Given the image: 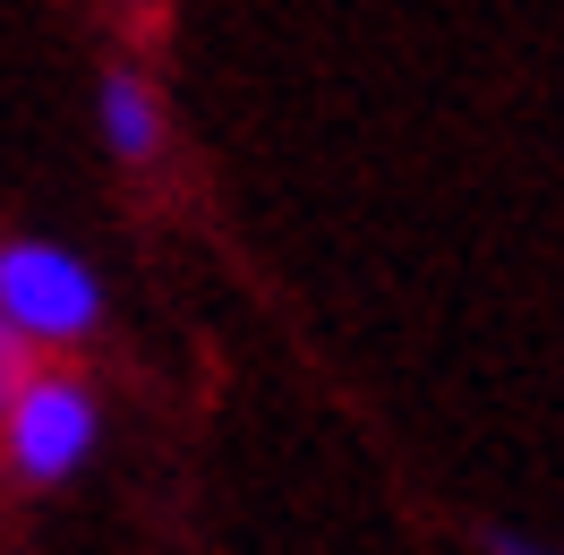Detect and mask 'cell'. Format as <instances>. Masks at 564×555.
<instances>
[{
	"label": "cell",
	"mask_w": 564,
	"mask_h": 555,
	"mask_svg": "<svg viewBox=\"0 0 564 555\" xmlns=\"http://www.w3.org/2000/svg\"><path fill=\"white\" fill-rule=\"evenodd\" d=\"M95 120H104L111 163H129V172H154L163 145H172V104H163V86H154L138 61H111V69L95 77Z\"/></svg>",
	"instance_id": "cell-3"
},
{
	"label": "cell",
	"mask_w": 564,
	"mask_h": 555,
	"mask_svg": "<svg viewBox=\"0 0 564 555\" xmlns=\"http://www.w3.org/2000/svg\"><path fill=\"white\" fill-rule=\"evenodd\" d=\"M479 555H564V547H547V538H530V530H479Z\"/></svg>",
	"instance_id": "cell-4"
},
{
	"label": "cell",
	"mask_w": 564,
	"mask_h": 555,
	"mask_svg": "<svg viewBox=\"0 0 564 555\" xmlns=\"http://www.w3.org/2000/svg\"><path fill=\"white\" fill-rule=\"evenodd\" d=\"M111 316V291L95 257L43 240V231H9L0 240V325L18 342H95Z\"/></svg>",
	"instance_id": "cell-1"
},
{
	"label": "cell",
	"mask_w": 564,
	"mask_h": 555,
	"mask_svg": "<svg viewBox=\"0 0 564 555\" xmlns=\"http://www.w3.org/2000/svg\"><path fill=\"white\" fill-rule=\"evenodd\" d=\"M104 453V393L86 377H18L0 402V470L18 487H69Z\"/></svg>",
	"instance_id": "cell-2"
},
{
	"label": "cell",
	"mask_w": 564,
	"mask_h": 555,
	"mask_svg": "<svg viewBox=\"0 0 564 555\" xmlns=\"http://www.w3.org/2000/svg\"><path fill=\"white\" fill-rule=\"evenodd\" d=\"M18 377H26V342H18V334H9V325H0V402H9V393H18Z\"/></svg>",
	"instance_id": "cell-5"
}]
</instances>
